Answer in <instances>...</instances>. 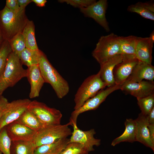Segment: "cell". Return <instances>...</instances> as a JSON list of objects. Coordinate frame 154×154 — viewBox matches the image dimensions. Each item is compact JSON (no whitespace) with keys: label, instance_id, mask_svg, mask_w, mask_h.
Wrapping results in <instances>:
<instances>
[{"label":"cell","instance_id":"obj_1","mask_svg":"<svg viewBox=\"0 0 154 154\" xmlns=\"http://www.w3.org/2000/svg\"><path fill=\"white\" fill-rule=\"evenodd\" d=\"M28 19L25 10L16 14L5 6L0 10V29L5 40L9 41L22 33Z\"/></svg>","mask_w":154,"mask_h":154},{"label":"cell","instance_id":"obj_2","mask_svg":"<svg viewBox=\"0 0 154 154\" xmlns=\"http://www.w3.org/2000/svg\"><path fill=\"white\" fill-rule=\"evenodd\" d=\"M38 65L45 83L51 85L57 97L62 99L66 95L70 90L68 82L52 65L43 52Z\"/></svg>","mask_w":154,"mask_h":154},{"label":"cell","instance_id":"obj_3","mask_svg":"<svg viewBox=\"0 0 154 154\" xmlns=\"http://www.w3.org/2000/svg\"><path fill=\"white\" fill-rule=\"evenodd\" d=\"M22 65L19 57L12 52L0 78V93L2 94L8 88L13 87L22 78L27 77V70Z\"/></svg>","mask_w":154,"mask_h":154},{"label":"cell","instance_id":"obj_4","mask_svg":"<svg viewBox=\"0 0 154 154\" xmlns=\"http://www.w3.org/2000/svg\"><path fill=\"white\" fill-rule=\"evenodd\" d=\"M119 37L111 33L100 37L92 53V56L100 65L114 56L121 54Z\"/></svg>","mask_w":154,"mask_h":154},{"label":"cell","instance_id":"obj_5","mask_svg":"<svg viewBox=\"0 0 154 154\" xmlns=\"http://www.w3.org/2000/svg\"><path fill=\"white\" fill-rule=\"evenodd\" d=\"M106 86L98 72L86 78L77 90L74 99V110L81 107L88 99L93 97Z\"/></svg>","mask_w":154,"mask_h":154},{"label":"cell","instance_id":"obj_6","mask_svg":"<svg viewBox=\"0 0 154 154\" xmlns=\"http://www.w3.org/2000/svg\"><path fill=\"white\" fill-rule=\"evenodd\" d=\"M68 123L64 125H44L37 132L33 141L37 147L52 143L71 135L72 132Z\"/></svg>","mask_w":154,"mask_h":154},{"label":"cell","instance_id":"obj_7","mask_svg":"<svg viewBox=\"0 0 154 154\" xmlns=\"http://www.w3.org/2000/svg\"><path fill=\"white\" fill-rule=\"evenodd\" d=\"M121 86L115 84L100 90L94 96L87 100L81 107L72 112L68 123L72 126L77 125V118L80 114L97 109L109 95L113 92L120 89Z\"/></svg>","mask_w":154,"mask_h":154},{"label":"cell","instance_id":"obj_8","mask_svg":"<svg viewBox=\"0 0 154 154\" xmlns=\"http://www.w3.org/2000/svg\"><path fill=\"white\" fill-rule=\"evenodd\" d=\"M28 109L44 125L60 124L62 114L59 110L36 100L31 101Z\"/></svg>","mask_w":154,"mask_h":154},{"label":"cell","instance_id":"obj_9","mask_svg":"<svg viewBox=\"0 0 154 154\" xmlns=\"http://www.w3.org/2000/svg\"><path fill=\"white\" fill-rule=\"evenodd\" d=\"M31 101L25 98L9 102L0 121V131L8 124L17 120L28 109Z\"/></svg>","mask_w":154,"mask_h":154},{"label":"cell","instance_id":"obj_10","mask_svg":"<svg viewBox=\"0 0 154 154\" xmlns=\"http://www.w3.org/2000/svg\"><path fill=\"white\" fill-rule=\"evenodd\" d=\"M122 61L114 67L113 76L115 84L122 85L131 74L139 60L135 55L122 54Z\"/></svg>","mask_w":154,"mask_h":154},{"label":"cell","instance_id":"obj_11","mask_svg":"<svg viewBox=\"0 0 154 154\" xmlns=\"http://www.w3.org/2000/svg\"><path fill=\"white\" fill-rule=\"evenodd\" d=\"M73 127V130L69 139V142L80 144L88 153L94 150V146L98 147L100 145L101 140L94 137L96 133L94 129L83 131L79 129L77 125Z\"/></svg>","mask_w":154,"mask_h":154},{"label":"cell","instance_id":"obj_12","mask_svg":"<svg viewBox=\"0 0 154 154\" xmlns=\"http://www.w3.org/2000/svg\"><path fill=\"white\" fill-rule=\"evenodd\" d=\"M108 6L107 0H100L86 7L80 9L81 13L86 17L93 19L107 32L110 31L106 17Z\"/></svg>","mask_w":154,"mask_h":154},{"label":"cell","instance_id":"obj_13","mask_svg":"<svg viewBox=\"0 0 154 154\" xmlns=\"http://www.w3.org/2000/svg\"><path fill=\"white\" fill-rule=\"evenodd\" d=\"M120 89L137 98H142L154 94V82L143 80L137 82L125 83Z\"/></svg>","mask_w":154,"mask_h":154},{"label":"cell","instance_id":"obj_14","mask_svg":"<svg viewBox=\"0 0 154 154\" xmlns=\"http://www.w3.org/2000/svg\"><path fill=\"white\" fill-rule=\"evenodd\" d=\"M12 141H33L37 132L15 121L5 127Z\"/></svg>","mask_w":154,"mask_h":154},{"label":"cell","instance_id":"obj_15","mask_svg":"<svg viewBox=\"0 0 154 154\" xmlns=\"http://www.w3.org/2000/svg\"><path fill=\"white\" fill-rule=\"evenodd\" d=\"M136 125V141L154 151V142L149 133L148 126L149 124L147 115L141 113L135 120Z\"/></svg>","mask_w":154,"mask_h":154},{"label":"cell","instance_id":"obj_16","mask_svg":"<svg viewBox=\"0 0 154 154\" xmlns=\"http://www.w3.org/2000/svg\"><path fill=\"white\" fill-rule=\"evenodd\" d=\"M144 79L153 81L154 67L139 60L124 83L139 82Z\"/></svg>","mask_w":154,"mask_h":154},{"label":"cell","instance_id":"obj_17","mask_svg":"<svg viewBox=\"0 0 154 154\" xmlns=\"http://www.w3.org/2000/svg\"><path fill=\"white\" fill-rule=\"evenodd\" d=\"M27 70V76L31 86L29 97L33 98L38 97L45 83L38 65L28 67Z\"/></svg>","mask_w":154,"mask_h":154},{"label":"cell","instance_id":"obj_18","mask_svg":"<svg viewBox=\"0 0 154 154\" xmlns=\"http://www.w3.org/2000/svg\"><path fill=\"white\" fill-rule=\"evenodd\" d=\"M122 59L123 55L119 54L100 64V69L98 72L106 86L115 84L113 76L114 69L117 64L122 61Z\"/></svg>","mask_w":154,"mask_h":154},{"label":"cell","instance_id":"obj_19","mask_svg":"<svg viewBox=\"0 0 154 154\" xmlns=\"http://www.w3.org/2000/svg\"><path fill=\"white\" fill-rule=\"evenodd\" d=\"M153 43L149 37H137L135 56L139 60L151 64Z\"/></svg>","mask_w":154,"mask_h":154},{"label":"cell","instance_id":"obj_20","mask_svg":"<svg viewBox=\"0 0 154 154\" xmlns=\"http://www.w3.org/2000/svg\"><path fill=\"white\" fill-rule=\"evenodd\" d=\"M125 129L123 133L114 139L111 145L114 146L122 142L133 143L136 141V125L135 120L131 118L126 119L124 123Z\"/></svg>","mask_w":154,"mask_h":154},{"label":"cell","instance_id":"obj_21","mask_svg":"<svg viewBox=\"0 0 154 154\" xmlns=\"http://www.w3.org/2000/svg\"><path fill=\"white\" fill-rule=\"evenodd\" d=\"M67 137L60 139L49 144L37 147L35 154H59L69 143Z\"/></svg>","mask_w":154,"mask_h":154},{"label":"cell","instance_id":"obj_22","mask_svg":"<svg viewBox=\"0 0 154 154\" xmlns=\"http://www.w3.org/2000/svg\"><path fill=\"white\" fill-rule=\"evenodd\" d=\"M127 10L129 12L136 13L145 19L154 20V5L153 1L145 3L139 2L129 6Z\"/></svg>","mask_w":154,"mask_h":154},{"label":"cell","instance_id":"obj_23","mask_svg":"<svg viewBox=\"0 0 154 154\" xmlns=\"http://www.w3.org/2000/svg\"><path fill=\"white\" fill-rule=\"evenodd\" d=\"M25 41L26 48L33 50L39 49L35 34V25L33 22L28 19L22 32Z\"/></svg>","mask_w":154,"mask_h":154},{"label":"cell","instance_id":"obj_24","mask_svg":"<svg viewBox=\"0 0 154 154\" xmlns=\"http://www.w3.org/2000/svg\"><path fill=\"white\" fill-rule=\"evenodd\" d=\"M42 52L39 49L33 50L26 48L21 53L19 57L23 64L28 67L38 65Z\"/></svg>","mask_w":154,"mask_h":154},{"label":"cell","instance_id":"obj_25","mask_svg":"<svg viewBox=\"0 0 154 154\" xmlns=\"http://www.w3.org/2000/svg\"><path fill=\"white\" fill-rule=\"evenodd\" d=\"M37 147L33 141H12L11 154H35Z\"/></svg>","mask_w":154,"mask_h":154},{"label":"cell","instance_id":"obj_26","mask_svg":"<svg viewBox=\"0 0 154 154\" xmlns=\"http://www.w3.org/2000/svg\"><path fill=\"white\" fill-rule=\"evenodd\" d=\"M16 121L36 132L38 131L44 126L28 109Z\"/></svg>","mask_w":154,"mask_h":154},{"label":"cell","instance_id":"obj_27","mask_svg":"<svg viewBox=\"0 0 154 154\" xmlns=\"http://www.w3.org/2000/svg\"><path fill=\"white\" fill-rule=\"evenodd\" d=\"M137 37L133 35L119 37L121 54L135 55V46Z\"/></svg>","mask_w":154,"mask_h":154},{"label":"cell","instance_id":"obj_28","mask_svg":"<svg viewBox=\"0 0 154 154\" xmlns=\"http://www.w3.org/2000/svg\"><path fill=\"white\" fill-rule=\"evenodd\" d=\"M12 52L19 57L26 47L25 43L22 33H19L8 41Z\"/></svg>","mask_w":154,"mask_h":154},{"label":"cell","instance_id":"obj_29","mask_svg":"<svg viewBox=\"0 0 154 154\" xmlns=\"http://www.w3.org/2000/svg\"><path fill=\"white\" fill-rule=\"evenodd\" d=\"M137 104L143 114L148 115L154 107V94L147 97L137 98Z\"/></svg>","mask_w":154,"mask_h":154},{"label":"cell","instance_id":"obj_30","mask_svg":"<svg viewBox=\"0 0 154 154\" xmlns=\"http://www.w3.org/2000/svg\"><path fill=\"white\" fill-rule=\"evenodd\" d=\"M12 52L8 41L5 40L0 48V78L5 68L8 58Z\"/></svg>","mask_w":154,"mask_h":154},{"label":"cell","instance_id":"obj_31","mask_svg":"<svg viewBox=\"0 0 154 154\" xmlns=\"http://www.w3.org/2000/svg\"><path fill=\"white\" fill-rule=\"evenodd\" d=\"M12 141L8 135L6 127L0 131V151L3 154H11Z\"/></svg>","mask_w":154,"mask_h":154},{"label":"cell","instance_id":"obj_32","mask_svg":"<svg viewBox=\"0 0 154 154\" xmlns=\"http://www.w3.org/2000/svg\"><path fill=\"white\" fill-rule=\"evenodd\" d=\"M83 146L75 142H69L59 154H88Z\"/></svg>","mask_w":154,"mask_h":154},{"label":"cell","instance_id":"obj_33","mask_svg":"<svg viewBox=\"0 0 154 154\" xmlns=\"http://www.w3.org/2000/svg\"><path fill=\"white\" fill-rule=\"evenodd\" d=\"M60 3H66L75 7L80 9L86 7L95 3L94 0H59Z\"/></svg>","mask_w":154,"mask_h":154},{"label":"cell","instance_id":"obj_34","mask_svg":"<svg viewBox=\"0 0 154 154\" xmlns=\"http://www.w3.org/2000/svg\"><path fill=\"white\" fill-rule=\"evenodd\" d=\"M5 6L13 12L17 14L24 10H21L19 6L17 0H7Z\"/></svg>","mask_w":154,"mask_h":154},{"label":"cell","instance_id":"obj_35","mask_svg":"<svg viewBox=\"0 0 154 154\" xmlns=\"http://www.w3.org/2000/svg\"><path fill=\"white\" fill-rule=\"evenodd\" d=\"M9 102L3 96L0 97V121Z\"/></svg>","mask_w":154,"mask_h":154},{"label":"cell","instance_id":"obj_36","mask_svg":"<svg viewBox=\"0 0 154 154\" xmlns=\"http://www.w3.org/2000/svg\"><path fill=\"white\" fill-rule=\"evenodd\" d=\"M17 3L21 10H25L26 7L30 3L32 0H17Z\"/></svg>","mask_w":154,"mask_h":154},{"label":"cell","instance_id":"obj_37","mask_svg":"<svg viewBox=\"0 0 154 154\" xmlns=\"http://www.w3.org/2000/svg\"><path fill=\"white\" fill-rule=\"evenodd\" d=\"M149 124H154V107L147 115Z\"/></svg>","mask_w":154,"mask_h":154},{"label":"cell","instance_id":"obj_38","mask_svg":"<svg viewBox=\"0 0 154 154\" xmlns=\"http://www.w3.org/2000/svg\"><path fill=\"white\" fill-rule=\"evenodd\" d=\"M149 133L152 141L154 142V124H149L148 126Z\"/></svg>","mask_w":154,"mask_h":154},{"label":"cell","instance_id":"obj_39","mask_svg":"<svg viewBox=\"0 0 154 154\" xmlns=\"http://www.w3.org/2000/svg\"><path fill=\"white\" fill-rule=\"evenodd\" d=\"M32 1L34 2L37 6L39 7L44 6L47 2L46 0H32Z\"/></svg>","mask_w":154,"mask_h":154},{"label":"cell","instance_id":"obj_40","mask_svg":"<svg viewBox=\"0 0 154 154\" xmlns=\"http://www.w3.org/2000/svg\"><path fill=\"white\" fill-rule=\"evenodd\" d=\"M5 40L2 33L0 29V48Z\"/></svg>","mask_w":154,"mask_h":154},{"label":"cell","instance_id":"obj_41","mask_svg":"<svg viewBox=\"0 0 154 154\" xmlns=\"http://www.w3.org/2000/svg\"><path fill=\"white\" fill-rule=\"evenodd\" d=\"M149 38L151 39V40L154 42V31L151 33Z\"/></svg>","mask_w":154,"mask_h":154},{"label":"cell","instance_id":"obj_42","mask_svg":"<svg viewBox=\"0 0 154 154\" xmlns=\"http://www.w3.org/2000/svg\"><path fill=\"white\" fill-rule=\"evenodd\" d=\"M2 94L0 93V97L1 96Z\"/></svg>","mask_w":154,"mask_h":154},{"label":"cell","instance_id":"obj_43","mask_svg":"<svg viewBox=\"0 0 154 154\" xmlns=\"http://www.w3.org/2000/svg\"><path fill=\"white\" fill-rule=\"evenodd\" d=\"M0 154H2V153L0 151Z\"/></svg>","mask_w":154,"mask_h":154}]
</instances>
